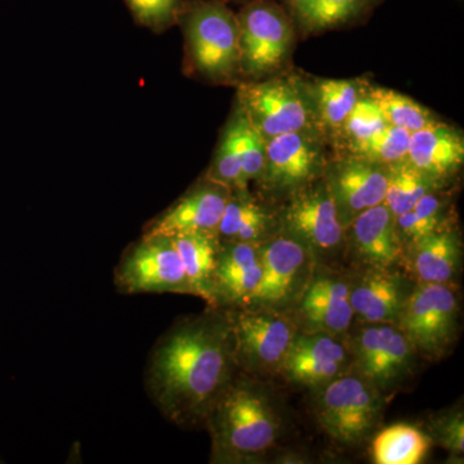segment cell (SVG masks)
Segmentation results:
<instances>
[{
	"mask_svg": "<svg viewBox=\"0 0 464 464\" xmlns=\"http://www.w3.org/2000/svg\"><path fill=\"white\" fill-rule=\"evenodd\" d=\"M356 355L365 378L373 383L389 384L408 368L411 344L401 331L380 324L362 332Z\"/></svg>",
	"mask_w": 464,
	"mask_h": 464,
	"instance_id": "obj_14",
	"label": "cell"
},
{
	"mask_svg": "<svg viewBox=\"0 0 464 464\" xmlns=\"http://www.w3.org/2000/svg\"><path fill=\"white\" fill-rule=\"evenodd\" d=\"M228 311L213 307L173 324L155 342L145 368V389L169 422L206 424L237 372Z\"/></svg>",
	"mask_w": 464,
	"mask_h": 464,
	"instance_id": "obj_1",
	"label": "cell"
},
{
	"mask_svg": "<svg viewBox=\"0 0 464 464\" xmlns=\"http://www.w3.org/2000/svg\"><path fill=\"white\" fill-rule=\"evenodd\" d=\"M237 16L240 69L252 76L276 70L288 56L292 45V18L273 0H252Z\"/></svg>",
	"mask_w": 464,
	"mask_h": 464,
	"instance_id": "obj_5",
	"label": "cell"
},
{
	"mask_svg": "<svg viewBox=\"0 0 464 464\" xmlns=\"http://www.w3.org/2000/svg\"><path fill=\"white\" fill-rule=\"evenodd\" d=\"M386 198L384 204L389 207L393 217L408 212L417 201L430 192V179L420 169L411 166L408 160L387 166Z\"/></svg>",
	"mask_w": 464,
	"mask_h": 464,
	"instance_id": "obj_27",
	"label": "cell"
},
{
	"mask_svg": "<svg viewBox=\"0 0 464 464\" xmlns=\"http://www.w3.org/2000/svg\"><path fill=\"white\" fill-rule=\"evenodd\" d=\"M396 228L414 243L438 231V226L417 215L413 209L395 217Z\"/></svg>",
	"mask_w": 464,
	"mask_h": 464,
	"instance_id": "obj_35",
	"label": "cell"
},
{
	"mask_svg": "<svg viewBox=\"0 0 464 464\" xmlns=\"http://www.w3.org/2000/svg\"><path fill=\"white\" fill-rule=\"evenodd\" d=\"M346 359V350L340 342L320 333L295 337L283 366L290 380L307 386H319L335 380Z\"/></svg>",
	"mask_w": 464,
	"mask_h": 464,
	"instance_id": "obj_15",
	"label": "cell"
},
{
	"mask_svg": "<svg viewBox=\"0 0 464 464\" xmlns=\"http://www.w3.org/2000/svg\"><path fill=\"white\" fill-rule=\"evenodd\" d=\"M261 276V249L256 243L219 240L210 304L232 308L252 304Z\"/></svg>",
	"mask_w": 464,
	"mask_h": 464,
	"instance_id": "obj_10",
	"label": "cell"
},
{
	"mask_svg": "<svg viewBox=\"0 0 464 464\" xmlns=\"http://www.w3.org/2000/svg\"><path fill=\"white\" fill-rule=\"evenodd\" d=\"M265 172L274 185L295 188L310 181L320 167V150L304 132L266 140Z\"/></svg>",
	"mask_w": 464,
	"mask_h": 464,
	"instance_id": "obj_16",
	"label": "cell"
},
{
	"mask_svg": "<svg viewBox=\"0 0 464 464\" xmlns=\"http://www.w3.org/2000/svg\"><path fill=\"white\" fill-rule=\"evenodd\" d=\"M170 237L181 257L190 295H199L210 304L219 250L218 237L208 232H188Z\"/></svg>",
	"mask_w": 464,
	"mask_h": 464,
	"instance_id": "obj_22",
	"label": "cell"
},
{
	"mask_svg": "<svg viewBox=\"0 0 464 464\" xmlns=\"http://www.w3.org/2000/svg\"><path fill=\"white\" fill-rule=\"evenodd\" d=\"M359 85L350 81H323L317 88V108L324 123L342 130L360 97Z\"/></svg>",
	"mask_w": 464,
	"mask_h": 464,
	"instance_id": "obj_30",
	"label": "cell"
},
{
	"mask_svg": "<svg viewBox=\"0 0 464 464\" xmlns=\"http://www.w3.org/2000/svg\"><path fill=\"white\" fill-rule=\"evenodd\" d=\"M430 450V439L408 424H395L378 433L373 458L378 464H417Z\"/></svg>",
	"mask_w": 464,
	"mask_h": 464,
	"instance_id": "obj_26",
	"label": "cell"
},
{
	"mask_svg": "<svg viewBox=\"0 0 464 464\" xmlns=\"http://www.w3.org/2000/svg\"><path fill=\"white\" fill-rule=\"evenodd\" d=\"M116 289L124 295L181 293L190 295L185 268L173 239L143 234L121 256L115 267Z\"/></svg>",
	"mask_w": 464,
	"mask_h": 464,
	"instance_id": "obj_4",
	"label": "cell"
},
{
	"mask_svg": "<svg viewBox=\"0 0 464 464\" xmlns=\"http://www.w3.org/2000/svg\"><path fill=\"white\" fill-rule=\"evenodd\" d=\"M307 261L298 239L277 237L261 250L262 276L253 302L279 304L289 297Z\"/></svg>",
	"mask_w": 464,
	"mask_h": 464,
	"instance_id": "obj_17",
	"label": "cell"
},
{
	"mask_svg": "<svg viewBox=\"0 0 464 464\" xmlns=\"http://www.w3.org/2000/svg\"><path fill=\"white\" fill-rule=\"evenodd\" d=\"M285 221L298 240L317 249L340 244L343 222L328 185L298 194L286 208Z\"/></svg>",
	"mask_w": 464,
	"mask_h": 464,
	"instance_id": "obj_13",
	"label": "cell"
},
{
	"mask_svg": "<svg viewBox=\"0 0 464 464\" xmlns=\"http://www.w3.org/2000/svg\"><path fill=\"white\" fill-rule=\"evenodd\" d=\"M208 179L219 183V185L230 188L231 191H243L248 183L244 177L240 158L228 130H226L224 140L217 151L215 163H213Z\"/></svg>",
	"mask_w": 464,
	"mask_h": 464,
	"instance_id": "obj_32",
	"label": "cell"
},
{
	"mask_svg": "<svg viewBox=\"0 0 464 464\" xmlns=\"http://www.w3.org/2000/svg\"><path fill=\"white\" fill-rule=\"evenodd\" d=\"M414 270L423 283H448L457 271L459 248L450 232H432L417 241Z\"/></svg>",
	"mask_w": 464,
	"mask_h": 464,
	"instance_id": "obj_24",
	"label": "cell"
},
{
	"mask_svg": "<svg viewBox=\"0 0 464 464\" xmlns=\"http://www.w3.org/2000/svg\"><path fill=\"white\" fill-rule=\"evenodd\" d=\"M386 119L373 101L366 97L360 99L348 115L342 130L350 137L351 142L360 141L386 127Z\"/></svg>",
	"mask_w": 464,
	"mask_h": 464,
	"instance_id": "obj_34",
	"label": "cell"
},
{
	"mask_svg": "<svg viewBox=\"0 0 464 464\" xmlns=\"http://www.w3.org/2000/svg\"><path fill=\"white\" fill-rule=\"evenodd\" d=\"M348 284L333 277H319L306 290L301 310L314 328L325 333L347 331L353 317Z\"/></svg>",
	"mask_w": 464,
	"mask_h": 464,
	"instance_id": "obj_20",
	"label": "cell"
},
{
	"mask_svg": "<svg viewBox=\"0 0 464 464\" xmlns=\"http://www.w3.org/2000/svg\"><path fill=\"white\" fill-rule=\"evenodd\" d=\"M270 221V216L256 201L244 197L241 191L239 194L231 191L217 228V237L219 240L257 243Z\"/></svg>",
	"mask_w": 464,
	"mask_h": 464,
	"instance_id": "obj_25",
	"label": "cell"
},
{
	"mask_svg": "<svg viewBox=\"0 0 464 464\" xmlns=\"http://www.w3.org/2000/svg\"><path fill=\"white\" fill-rule=\"evenodd\" d=\"M380 413L374 390L347 375L329 382L317 404V418L335 441L355 444L373 429Z\"/></svg>",
	"mask_w": 464,
	"mask_h": 464,
	"instance_id": "obj_7",
	"label": "cell"
},
{
	"mask_svg": "<svg viewBox=\"0 0 464 464\" xmlns=\"http://www.w3.org/2000/svg\"><path fill=\"white\" fill-rule=\"evenodd\" d=\"M353 315L369 324H387L398 319L404 306L399 280L387 274L366 275L350 293Z\"/></svg>",
	"mask_w": 464,
	"mask_h": 464,
	"instance_id": "obj_21",
	"label": "cell"
},
{
	"mask_svg": "<svg viewBox=\"0 0 464 464\" xmlns=\"http://www.w3.org/2000/svg\"><path fill=\"white\" fill-rule=\"evenodd\" d=\"M464 158L463 139L439 121L411 134L406 160L429 177L456 170Z\"/></svg>",
	"mask_w": 464,
	"mask_h": 464,
	"instance_id": "obj_18",
	"label": "cell"
},
{
	"mask_svg": "<svg viewBox=\"0 0 464 464\" xmlns=\"http://www.w3.org/2000/svg\"><path fill=\"white\" fill-rule=\"evenodd\" d=\"M304 32L317 33L350 23L364 14L372 0H283Z\"/></svg>",
	"mask_w": 464,
	"mask_h": 464,
	"instance_id": "obj_23",
	"label": "cell"
},
{
	"mask_svg": "<svg viewBox=\"0 0 464 464\" xmlns=\"http://www.w3.org/2000/svg\"><path fill=\"white\" fill-rule=\"evenodd\" d=\"M411 134L402 128L387 124L371 137L351 142V150L356 158L389 166V164L406 160Z\"/></svg>",
	"mask_w": 464,
	"mask_h": 464,
	"instance_id": "obj_29",
	"label": "cell"
},
{
	"mask_svg": "<svg viewBox=\"0 0 464 464\" xmlns=\"http://www.w3.org/2000/svg\"><path fill=\"white\" fill-rule=\"evenodd\" d=\"M140 25L160 32L179 20L182 0H124Z\"/></svg>",
	"mask_w": 464,
	"mask_h": 464,
	"instance_id": "obj_33",
	"label": "cell"
},
{
	"mask_svg": "<svg viewBox=\"0 0 464 464\" xmlns=\"http://www.w3.org/2000/svg\"><path fill=\"white\" fill-rule=\"evenodd\" d=\"M234 141L235 149L239 155L241 167L246 182L250 179H259L265 173L266 148L265 140L249 124L246 116L237 115L227 128Z\"/></svg>",
	"mask_w": 464,
	"mask_h": 464,
	"instance_id": "obj_31",
	"label": "cell"
},
{
	"mask_svg": "<svg viewBox=\"0 0 464 464\" xmlns=\"http://www.w3.org/2000/svg\"><path fill=\"white\" fill-rule=\"evenodd\" d=\"M228 315L237 366L261 371L283 365L295 337L285 319L255 311H228Z\"/></svg>",
	"mask_w": 464,
	"mask_h": 464,
	"instance_id": "obj_9",
	"label": "cell"
},
{
	"mask_svg": "<svg viewBox=\"0 0 464 464\" xmlns=\"http://www.w3.org/2000/svg\"><path fill=\"white\" fill-rule=\"evenodd\" d=\"M457 313L453 290L445 284L426 283L405 299L399 315L401 332L411 346L439 355L454 337Z\"/></svg>",
	"mask_w": 464,
	"mask_h": 464,
	"instance_id": "obj_8",
	"label": "cell"
},
{
	"mask_svg": "<svg viewBox=\"0 0 464 464\" xmlns=\"http://www.w3.org/2000/svg\"><path fill=\"white\" fill-rule=\"evenodd\" d=\"M387 166L353 158L333 169L331 188L342 222H353L357 215L384 203L386 198Z\"/></svg>",
	"mask_w": 464,
	"mask_h": 464,
	"instance_id": "obj_12",
	"label": "cell"
},
{
	"mask_svg": "<svg viewBox=\"0 0 464 464\" xmlns=\"http://www.w3.org/2000/svg\"><path fill=\"white\" fill-rule=\"evenodd\" d=\"M241 114L264 140L304 132L311 112L306 97L285 79H271L240 88Z\"/></svg>",
	"mask_w": 464,
	"mask_h": 464,
	"instance_id": "obj_6",
	"label": "cell"
},
{
	"mask_svg": "<svg viewBox=\"0 0 464 464\" xmlns=\"http://www.w3.org/2000/svg\"><path fill=\"white\" fill-rule=\"evenodd\" d=\"M464 426L462 414L451 415V417L445 418L442 422L439 423L438 432L439 439L441 440V444L450 450L462 453L463 451V439H464Z\"/></svg>",
	"mask_w": 464,
	"mask_h": 464,
	"instance_id": "obj_36",
	"label": "cell"
},
{
	"mask_svg": "<svg viewBox=\"0 0 464 464\" xmlns=\"http://www.w3.org/2000/svg\"><path fill=\"white\" fill-rule=\"evenodd\" d=\"M213 459L237 462L261 453L274 444L279 424L259 391L246 382H231L208 415Z\"/></svg>",
	"mask_w": 464,
	"mask_h": 464,
	"instance_id": "obj_2",
	"label": "cell"
},
{
	"mask_svg": "<svg viewBox=\"0 0 464 464\" xmlns=\"http://www.w3.org/2000/svg\"><path fill=\"white\" fill-rule=\"evenodd\" d=\"M185 29L188 56L195 69L216 82L240 70V30L237 14L222 0L183 3L179 20Z\"/></svg>",
	"mask_w": 464,
	"mask_h": 464,
	"instance_id": "obj_3",
	"label": "cell"
},
{
	"mask_svg": "<svg viewBox=\"0 0 464 464\" xmlns=\"http://www.w3.org/2000/svg\"><path fill=\"white\" fill-rule=\"evenodd\" d=\"M353 237L360 255L378 267L395 264L401 255L395 217L384 203L353 219Z\"/></svg>",
	"mask_w": 464,
	"mask_h": 464,
	"instance_id": "obj_19",
	"label": "cell"
},
{
	"mask_svg": "<svg viewBox=\"0 0 464 464\" xmlns=\"http://www.w3.org/2000/svg\"><path fill=\"white\" fill-rule=\"evenodd\" d=\"M230 194V188L207 179L154 219L143 234L174 237L188 232H208L217 235Z\"/></svg>",
	"mask_w": 464,
	"mask_h": 464,
	"instance_id": "obj_11",
	"label": "cell"
},
{
	"mask_svg": "<svg viewBox=\"0 0 464 464\" xmlns=\"http://www.w3.org/2000/svg\"><path fill=\"white\" fill-rule=\"evenodd\" d=\"M368 97L381 110L387 124L393 127L402 128L413 133L436 123L435 118L429 110L424 109L411 97L398 92L375 88L371 91Z\"/></svg>",
	"mask_w": 464,
	"mask_h": 464,
	"instance_id": "obj_28",
	"label": "cell"
}]
</instances>
